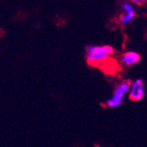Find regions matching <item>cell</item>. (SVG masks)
Wrapping results in <instances>:
<instances>
[{
	"instance_id": "6da1fadb",
	"label": "cell",
	"mask_w": 147,
	"mask_h": 147,
	"mask_svg": "<svg viewBox=\"0 0 147 147\" xmlns=\"http://www.w3.org/2000/svg\"><path fill=\"white\" fill-rule=\"evenodd\" d=\"M113 54L114 49L109 45H90L86 49V61L92 65L104 63Z\"/></svg>"
},
{
	"instance_id": "7a4b0ae2",
	"label": "cell",
	"mask_w": 147,
	"mask_h": 147,
	"mask_svg": "<svg viewBox=\"0 0 147 147\" xmlns=\"http://www.w3.org/2000/svg\"><path fill=\"white\" fill-rule=\"evenodd\" d=\"M130 85L131 83L128 81V80L127 81H123L120 85H118L115 92H113L112 97L109 100H107L106 106H108L109 108H111V109H115L119 107L123 103L124 96L127 94V92H129Z\"/></svg>"
},
{
	"instance_id": "3957f363",
	"label": "cell",
	"mask_w": 147,
	"mask_h": 147,
	"mask_svg": "<svg viewBox=\"0 0 147 147\" xmlns=\"http://www.w3.org/2000/svg\"><path fill=\"white\" fill-rule=\"evenodd\" d=\"M145 95L144 84L142 79L138 78L134 80L129 87V98L133 101H139Z\"/></svg>"
},
{
	"instance_id": "277c9868",
	"label": "cell",
	"mask_w": 147,
	"mask_h": 147,
	"mask_svg": "<svg viewBox=\"0 0 147 147\" xmlns=\"http://www.w3.org/2000/svg\"><path fill=\"white\" fill-rule=\"evenodd\" d=\"M122 8L123 10V13L120 16L119 20L123 25H127L135 17V9L133 5L128 2L123 3Z\"/></svg>"
},
{
	"instance_id": "5b68a950",
	"label": "cell",
	"mask_w": 147,
	"mask_h": 147,
	"mask_svg": "<svg viewBox=\"0 0 147 147\" xmlns=\"http://www.w3.org/2000/svg\"><path fill=\"white\" fill-rule=\"evenodd\" d=\"M140 55L135 51H128L122 56L121 62L125 66H131L138 63L140 61Z\"/></svg>"
},
{
	"instance_id": "8992f818",
	"label": "cell",
	"mask_w": 147,
	"mask_h": 147,
	"mask_svg": "<svg viewBox=\"0 0 147 147\" xmlns=\"http://www.w3.org/2000/svg\"><path fill=\"white\" fill-rule=\"evenodd\" d=\"M133 3L134 4H138V5H141V4H143V3H145L144 1H133Z\"/></svg>"
}]
</instances>
